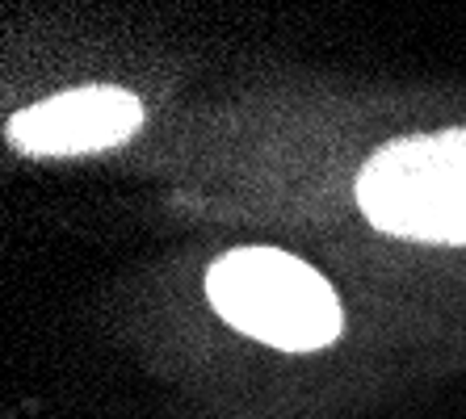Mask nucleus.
<instances>
[{"label": "nucleus", "instance_id": "1", "mask_svg": "<svg viewBox=\"0 0 466 419\" xmlns=\"http://www.w3.org/2000/svg\"><path fill=\"white\" fill-rule=\"evenodd\" d=\"M207 298L231 327L286 353H315L340 335V302L311 264L278 247H236L207 273Z\"/></svg>", "mask_w": 466, "mask_h": 419}, {"label": "nucleus", "instance_id": "2", "mask_svg": "<svg viewBox=\"0 0 466 419\" xmlns=\"http://www.w3.org/2000/svg\"><path fill=\"white\" fill-rule=\"evenodd\" d=\"M358 202L379 231L466 244V130L387 143L361 168Z\"/></svg>", "mask_w": 466, "mask_h": 419}, {"label": "nucleus", "instance_id": "3", "mask_svg": "<svg viewBox=\"0 0 466 419\" xmlns=\"http://www.w3.org/2000/svg\"><path fill=\"white\" fill-rule=\"evenodd\" d=\"M139 122L143 109L127 88H72L43 105L22 109L9 122V139L30 155H80L122 143L139 130Z\"/></svg>", "mask_w": 466, "mask_h": 419}]
</instances>
